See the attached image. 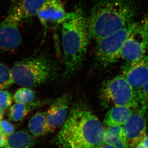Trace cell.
<instances>
[{"mask_svg": "<svg viewBox=\"0 0 148 148\" xmlns=\"http://www.w3.org/2000/svg\"><path fill=\"white\" fill-rule=\"evenodd\" d=\"M148 110V106L139 105L122 126L124 138L130 148H135L147 134Z\"/></svg>", "mask_w": 148, "mask_h": 148, "instance_id": "8", "label": "cell"}, {"mask_svg": "<svg viewBox=\"0 0 148 148\" xmlns=\"http://www.w3.org/2000/svg\"><path fill=\"white\" fill-rule=\"evenodd\" d=\"M139 23L132 22L109 36L96 40V57L103 66L115 63L121 58V51L126 40L138 27Z\"/></svg>", "mask_w": 148, "mask_h": 148, "instance_id": "6", "label": "cell"}, {"mask_svg": "<svg viewBox=\"0 0 148 148\" xmlns=\"http://www.w3.org/2000/svg\"><path fill=\"white\" fill-rule=\"evenodd\" d=\"M138 12L136 0H100L87 18L90 37L96 41L115 33L133 22Z\"/></svg>", "mask_w": 148, "mask_h": 148, "instance_id": "2", "label": "cell"}, {"mask_svg": "<svg viewBox=\"0 0 148 148\" xmlns=\"http://www.w3.org/2000/svg\"><path fill=\"white\" fill-rule=\"evenodd\" d=\"M63 47L66 75L77 71L82 65L90 37L87 18L81 8L67 13L62 27Z\"/></svg>", "mask_w": 148, "mask_h": 148, "instance_id": "3", "label": "cell"}, {"mask_svg": "<svg viewBox=\"0 0 148 148\" xmlns=\"http://www.w3.org/2000/svg\"><path fill=\"white\" fill-rule=\"evenodd\" d=\"M11 69L14 84L29 88L44 84L54 78L57 73L55 63L43 56L17 61Z\"/></svg>", "mask_w": 148, "mask_h": 148, "instance_id": "4", "label": "cell"}, {"mask_svg": "<svg viewBox=\"0 0 148 148\" xmlns=\"http://www.w3.org/2000/svg\"><path fill=\"white\" fill-rule=\"evenodd\" d=\"M122 75L137 93L148 81V56L136 61L126 63Z\"/></svg>", "mask_w": 148, "mask_h": 148, "instance_id": "11", "label": "cell"}, {"mask_svg": "<svg viewBox=\"0 0 148 148\" xmlns=\"http://www.w3.org/2000/svg\"><path fill=\"white\" fill-rule=\"evenodd\" d=\"M16 127L10 121L3 119L0 121V132L5 139L14 133Z\"/></svg>", "mask_w": 148, "mask_h": 148, "instance_id": "22", "label": "cell"}, {"mask_svg": "<svg viewBox=\"0 0 148 148\" xmlns=\"http://www.w3.org/2000/svg\"><path fill=\"white\" fill-rule=\"evenodd\" d=\"M5 138H4L3 135L0 132V148H3L4 145Z\"/></svg>", "mask_w": 148, "mask_h": 148, "instance_id": "26", "label": "cell"}, {"mask_svg": "<svg viewBox=\"0 0 148 148\" xmlns=\"http://www.w3.org/2000/svg\"><path fill=\"white\" fill-rule=\"evenodd\" d=\"M147 50L146 37L139 23L137 29L124 43L121 50V58L126 63L136 61L145 56Z\"/></svg>", "mask_w": 148, "mask_h": 148, "instance_id": "9", "label": "cell"}, {"mask_svg": "<svg viewBox=\"0 0 148 148\" xmlns=\"http://www.w3.org/2000/svg\"><path fill=\"white\" fill-rule=\"evenodd\" d=\"M98 148H115L113 147L112 146L110 145L109 144H105V143H103Z\"/></svg>", "mask_w": 148, "mask_h": 148, "instance_id": "27", "label": "cell"}, {"mask_svg": "<svg viewBox=\"0 0 148 148\" xmlns=\"http://www.w3.org/2000/svg\"><path fill=\"white\" fill-rule=\"evenodd\" d=\"M15 103L20 104H29L34 101L35 93L29 87H23L16 91L13 96Z\"/></svg>", "mask_w": 148, "mask_h": 148, "instance_id": "19", "label": "cell"}, {"mask_svg": "<svg viewBox=\"0 0 148 148\" xmlns=\"http://www.w3.org/2000/svg\"><path fill=\"white\" fill-rule=\"evenodd\" d=\"M23 19L17 0H13L5 17L0 22V53L13 51L19 46V27Z\"/></svg>", "mask_w": 148, "mask_h": 148, "instance_id": "7", "label": "cell"}, {"mask_svg": "<svg viewBox=\"0 0 148 148\" xmlns=\"http://www.w3.org/2000/svg\"><path fill=\"white\" fill-rule=\"evenodd\" d=\"M14 84L11 69L6 64L0 63V90H6Z\"/></svg>", "mask_w": 148, "mask_h": 148, "instance_id": "20", "label": "cell"}, {"mask_svg": "<svg viewBox=\"0 0 148 148\" xmlns=\"http://www.w3.org/2000/svg\"><path fill=\"white\" fill-rule=\"evenodd\" d=\"M141 29L146 37L147 41V50H148V15L140 23Z\"/></svg>", "mask_w": 148, "mask_h": 148, "instance_id": "24", "label": "cell"}, {"mask_svg": "<svg viewBox=\"0 0 148 148\" xmlns=\"http://www.w3.org/2000/svg\"><path fill=\"white\" fill-rule=\"evenodd\" d=\"M35 139L25 130L15 131L6 138L2 148H32Z\"/></svg>", "mask_w": 148, "mask_h": 148, "instance_id": "14", "label": "cell"}, {"mask_svg": "<svg viewBox=\"0 0 148 148\" xmlns=\"http://www.w3.org/2000/svg\"><path fill=\"white\" fill-rule=\"evenodd\" d=\"M14 101L11 93L7 90H0V108L5 111L12 106Z\"/></svg>", "mask_w": 148, "mask_h": 148, "instance_id": "21", "label": "cell"}, {"mask_svg": "<svg viewBox=\"0 0 148 148\" xmlns=\"http://www.w3.org/2000/svg\"><path fill=\"white\" fill-rule=\"evenodd\" d=\"M99 98L104 107L136 108L139 106L137 93L123 75L104 81L100 88Z\"/></svg>", "mask_w": 148, "mask_h": 148, "instance_id": "5", "label": "cell"}, {"mask_svg": "<svg viewBox=\"0 0 148 148\" xmlns=\"http://www.w3.org/2000/svg\"><path fill=\"white\" fill-rule=\"evenodd\" d=\"M134 109L124 106H112L106 114L103 124L106 127H122L128 119Z\"/></svg>", "mask_w": 148, "mask_h": 148, "instance_id": "13", "label": "cell"}, {"mask_svg": "<svg viewBox=\"0 0 148 148\" xmlns=\"http://www.w3.org/2000/svg\"><path fill=\"white\" fill-rule=\"evenodd\" d=\"M105 127L93 112L83 105L72 108L57 136L61 148H98L103 143Z\"/></svg>", "mask_w": 148, "mask_h": 148, "instance_id": "1", "label": "cell"}, {"mask_svg": "<svg viewBox=\"0 0 148 148\" xmlns=\"http://www.w3.org/2000/svg\"><path fill=\"white\" fill-rule=\"evenodd\" d=\"M70 96L64 94L56 99L46 112L48 133L53 132L62 127L69 115Z\"/></svg>", "mask_w": 148, "mask_h": 148, "instance_id": "10", "label": "cell"}, {"mask_svg": "<svg viewBox=\"0 0 148 148\" xmlns=\"http://www.w3.org/2000/svg\"><path fill=\"white\" fill-rule=\"evenodd\" d=\"M139 105L148 106V81L137 93Z\"/></svg>", "mask_w": 148, "mask_h": 148, "instance_id": "23", "label": "cell"}, {"mask_svg": "<svg viewBox=\"0 0 148 148\" xmlns=\"http://www.w3.org/2000/svg\"><path fill=\"white\" fill-rule=\"evenodd\" d=\"M103 143L115 148H130L124 138L121 126H110L105 128Z\"/></svg>", "mask_w": 148, "mask_h": 148, "instance_id": "16", "label": "cell"}, {"mask_svg": "<svg viewBox=\"0 0 148 148\" xmlns=\"http://www.w3.org/2000/svg\"><path fill=\"white\" fill-rule=\"evenodd\" d=\"M40 22L47 28L50 25H62L67 16L61 0H48L37 12Z\"/></svg>", "mask_w": 148, "mask_h": 148, "instance_id": "12", "label": "cell"}, {"mask_svg": "<svg viewBox=\"0 0 148 148\" xmlns=\"http://www.w3.org/2000/svg\"><path fill=\"white\" fill-rule=\"evenodd\" d=\"M135 148H148V134L146 135Z\"/></svg>", "mask_w": 148, "mask_h": 148, "instance_id": "25", "label": "cell"}, {"mask_svg": "<svg viewBox=\"0 0 148 148\" xmlns=\"http://www.w3.org/2000/svg\"></svg>", "mask_w": 148, "mask_h": 148, "instance_id": "29", "label": "cell"}, {"mask_svg": "<svg viewBox=\"0 0 148 148\" xmlns=\"http://www.w3.org/2000/svg\"><path fill=\"white\" fill-rule=\"evenodd\" d=\"M48 100L33 101L29 104L15 103L9 108L8 118L10 121L18 122L23 120L27 114L35 109L44 106L48 103Z\"/></svg>", "mask_w": 148, "mask_h": 148, "instance_id": "15", "label": "cell"}, {"mask_svg": "<svg viewBox=\"0 0 148 148\" xmlns=\"http://www.w3.org/2000/svg\"><path fill=\"white\" fill-rule=\"evenodd\" d=\"M4 112L5 111L0 108V121H1V120L3 119V116H4Z\"/></svg>", "mask_w": 148, "mask_h": 148, "instance_id": "28", "label": "cell"}, {"mask_svg": "<svg viewBox=\"0 0 148 148\" xmlns=\"http://www.w3.org/2000/svg\"><path fill=\"white\" fill-rule=\"evenodd\" d=\"M48 0H17L19 7L24 19L37 15V12Z\"/></svg>", "mask_w": 148, "mask_h": 148, "instance_id": "18", "label": "cell"}, {"mask_svg": "<svg viewBox=\"0 0 148 148\" xmlns=\"http://www.w3.org/2000/svg\"><path fill=\"white\" fill-rule=\"evenodd\" d=\"M28 130L29 133L35 138L48 134L46 112H38L35 114L29 119Z\"/></svg>", "mask_w": 148, "mask_h": 148, "instance_id": "17", "label": "cell"}]
</instances>
